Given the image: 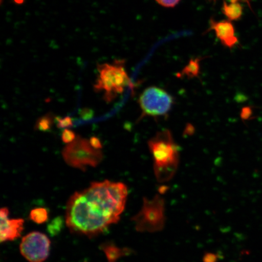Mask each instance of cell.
Wrapping results in <instances>:
<instances>
[{
	"label": "cell",
	"mask_w": 262,
	"mask_h": 262,
	"mask_svg": "<svg viewBox=\"0 0 262 262\" xmlns=\"http://www.w3.org/2000/svg\"><path fill=\"white\" fill-rule=\"evenodd\" d=\"M128 189L122 182L91 183L74 193L66 208L65 223L72 233L91 238L120 221L125 209Z\"/></svg>",
	"instance_id": "obj_1"
},
{
	"label": "cell",
	"mask_w": 262,
	"mask_h": 262,
	"mask_svg": "<svg viewBox=\"0 0 262 262\" xmlns=\"http://www.w3.org/2000/svg\"><path fill=\"white\" fill-rule=\"evenodd\" d=\"M154 159V171L157 181L168 182L176 174L179 164V147L171 131L157 133L148 142Z\"/></svg>",
	"instance_id": "obj_2"
},
{
	"label": "cell",
	"mask_w": 262,
	"mask_h": 262,
	"mask_svg": "<svg viewBox=\"0 0 262 262\" xmlns=\"http://www.w3.org/2000/svg\"><path fill=\"white\" fill-rule=\"evenodd\" d=\"M98 76L94 89L103 93V99L109 103L122 94L131 83L122 60H115L113 63L98 64Z\"/></svg>",
	"instance_id": "obj_3"
},
{
	"label": "cell",
	"mask_w": 262,
	"mask_h": 262,
	"mask_svg": "<svg viewBox=\"0 0 262 262\" xmlns=\"http://www.w3.org/2000/svg\"><path fill=\"white\" fill-rule=\"evenodd\" d=\"M131 221L136 231L141 233L162 231L166 221L165 199L160 194L155 195L151 199L144 198L142 208Z\"/></svg>",
	"instance_id": "obj_4"
},
{
	"label": "cell",
	"mask_w": 262,
	"mask_h": 262,
	"mask_svg": "<svg viewBox=\"0 0 262 262\" xmlns=\"http://www.w3.org/2000/svg\"><path fill=\"white\" fill-rule=\"evenodd\" d=\"M67 165L85 171L89 167L97 166L102 161L103 154L101 149L94 148L89 140L77 136L73 142L67 144L62 151Z\"/></svg>",
	"instance_id": "obj_5"
},
{
	"label": "cell",
	"mask_w": 262,
	"mask_h": 262,
	"mask_svg": "<svg viewBox=\"0 0 262 262\" xmlns=\"http://www.w3.org/2000/svg\"><path fill=\"white\" fill-rule=\"evenodd\" d=\"M139 103L144 117H166L171 110L174 99L168 92L157 86H150L140 95Z\"/></svg>",
	"instance_id": "obj_6"
},
{
	"label": "cell",
	"mask_w": 262,
	"mask_h": 262,
	"mask_svg": "<svg viewBox=\"0 0 262 262\" xmlns=\"http://www.w3.org/2000/svg\"><path fill=\"white\" fill-rule=\"evenodd\" d=\"M51 245L50 239L47 235L33 231L22 238L19 251L29 262H44L50 253Z\"/></svg>",
	"instance_id": "obj_7"
},
{
	"label": "cell",
	"mask_w": 262,
	"mask_h": 262,
	"mask_svg": "<svg viewBox=\"0 0 262 262\" xmlns=\"http://www.w3.org/2000/svg\"><path fill=\"white\" fill-rule=\"evenodd\" d=\"M8 208H2L0 211L1 228H0V241L3 242L16 240L21 235L24 229L25 221L23 219H9Z\"/></svg>",
	"instance_id": "obj_8"
},
{
	"label": "cell",
	"mask_w": 262,
	"mask_h": 262,
	"mask_svg": "<svg viewBox=\"0 0 262 262\" xmlns=\"http://www.w3.org/2000/svg\"><path fill=\"white\" fill-rule=\"evenodd\" d=\"M211 29L215 33L216 36L225 47L232 48L238 42L235 36L234 26L228 20L221 21H211Z\"/></svg>",
	"instance_id": "obj_9"
},
{
	"label": "cell",
	"mask_w": 262,
	"mask_h": 262,
	"mask_svg": "<svg viewBox=\"0 0 262 262\" xmlns=\"http://www.w3.org/2000/svg\"><path fill=\"white\" fill-rule=\"evenodd\" d=\"M101 248L105 254L108 262H116L120 258L127 256L134 253L130 248H121L111 243L104 244L101 245Z\"/></svg>",
	"instance_id": "obj_10"
},
{
	"label": "cell",
	"mask_w": 262,
	"mask_h": 262,
	"mask_svg": "<svg viewBox=\"0 0 262 262\" xmlns=\"http://www.w3.org/2000/svg\"><path fill=\"white\" fill-rule=\"evenodd\" d=\"M222 11L229 21H235L241 17L243 14V8L240 3L225 2Z\"/></svg>",
	"instance_id": "obj_11"
},
{
	"label": "cell",
	"mask_w": 262,
	"mask_h": 262,
	"mask_svg": "<svg viewBox=\"0 0 262 262\" xmlns=\"http://www.w3.org/2000/svg\"><path fill=\"white\" fill-rule=\"evenodd\" d=\"M31 221L37 224H42L48 221L49 212L47 209L37 208L33 209L29 214Z\"/></svg>",
	"instance_id": "obj_12"
},
{
	"label": "cell",
	"mask_w": 262,
	"mask_h": 262,
	"mask_svg": "<svg viewBox=\"0 0 262 262\" xmlns=\"http://www.w3.org/2000/svg\"><path fill=\"white\" fill-rule=\"evenodd\" d=\"M54 123V119L50 114L45 115V116L39 118L36 122L35 128L40 131H47L51 128Z\"/></svg>",
	"instance_id": "obj_13"
},
{
	"label": "cell",
	"mask_w": 262,
	"mask_h": 262,
	"mask_svg": "<svg viewBox=\"0 0 262 262\" xmlns=\"http://www.w3.org/2000/svg\"><path fill=\"white\" fill-rule=\"evenodd\" d=\"M199 65L196 61L190 62V63L185 68L183 73L188 77H195L198 74Z\"/></svg>",
	"instance_id": "obj_14"
},
{
	"label": "cell",
	"mask_w": 262,
	"mask_h": 262,
	"mask_svg": "<svg viewBox=\"0 0 262 262\" xmlns=\"http://www.w3.org/2000/svg\"><path fill=\"white\" fill-rule=\"evenodd\" d=\"M55 121L57 122V125L59 128L68 129V127L73 125V120L70 117H57L55 118Z\"/></svg>",
	"instance_id": "obj_15"
},
{
	"label": "cell",
	"mask_w": 262,
	"mask_h": 262,
	"mask_svg": "<svg viewBox=\"0 0 262 262\" xmlns=\"http://www.w3.org/2000/svg\"><path fill=\"white\" fill-rule=\"evenodd\" d=\"M77 136L74 131L70 129H64L61 134V139L64 143L70 144L76 139Z\"/></svg>",
	"instance_id": "obj_16"
},
{
	"label": "cell",
	"mask_w": 262,
	"mask_h": 262,
	"mask_svg": "<svg viewBox=\"0 0 262 262\" xmlns=\"http://www.w3.org/2000/svg\"><path fill=\"white\" fill-rule=\"evenodd\" d=\"M63 224V220L60 218H57L52 221L51 224L48 227V231L51 234H57L60 231L61 225Z\"/></svg>",
	"instance_id": "obj_17"
},
{
	"label": "cell",
	"mask_w": 262,
	"mask_h": 262,
	"mask_svg": "<svg viewBox=\"0 0 262 262\" xmlns=\"http://www.w3.org/2000/svg\"><path fill=\"white\" fill-rule=\"evenodd\" d=\"M219 258V255L211 252L206 253L203 256V262H217Z\"/></svg>",
	"instance_id": "obj_18"
},
{
	"label": "cell",
	"mask_w": 262,
	"mask_h": 262,
	"mask_svg": "<svg viewBox=\"0 0 262 262\" xmlns=\"http://www.w3.org/2000/svg\"><path fill=\"white\" fill-rule=\"evenodd\" d=\"M156 1L164 7L173 8L178 4L180 0H156Z\"/></svg>",
	"instance_id": "obj_19"
},
{
	"label": "cell",
	"mask_w": 262,
	"mask_h": 262,
	"mask_svg": "<svg viewBox=\"0 0 262 262\" xmlns=\"http://www.w3.org/2000/svg\"><path fill=\"white\" fill-rule=\"evenodd\" d=\"M91 145L94 147V148L98 149H101L102 148V143L99 139L96 137H92L90 140Z\"/></svg>",
	"instance_id": "obj_20"
},
{
	"label": "cell",
	"mask_w": 262,
	"mask_h": 262,
	"mask_svg": "<svg viewBox=\"0 0 262 262\" xmlns=\"http://www.w3.org/2000/svg\"><path fill=\"white\" fill-rule=\"evenodd\" d=\"M228 2H232V3H239L240 2H249L250 1V0H227Z\"/></svg>",
	"instance_id": "obj_21"
},
{
	"label": "cell",
	"mask_w": 262,
	"mask_h": 262,
	"mask_svg": "<svg viewBox=\"0 0 262 262\" xmlns=\"http://www.w3.org/2000/svg\"><path fill=\"white\" fill-rule=\"evenodd\" d=\"M14 1L16 3V4L21 5L23 4V3H24L25 0H14Z\"/></svg>",
	"instance_id": "obj_22"
}]
</instances>
